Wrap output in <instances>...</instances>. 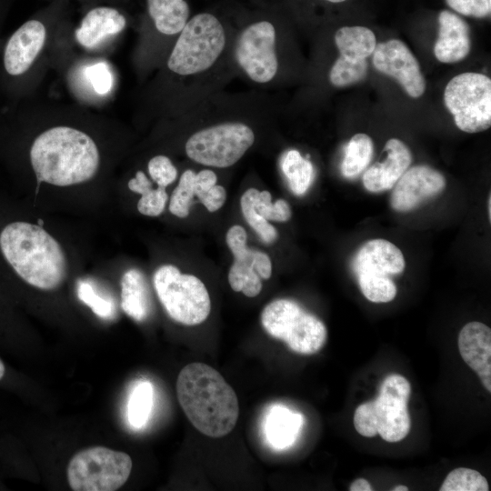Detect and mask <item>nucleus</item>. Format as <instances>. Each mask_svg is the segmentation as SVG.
Masks as SVG:
<instances>
[{
	"instance_id": "f257e3e1",
	"label": "nucleus",
	"mask_w": 491,
	"mask_h": 491,
	"mask_svg": "<svg viewBox=\"0 0 491 491\" xmlns=\"http://www.w3.org/2000/svg\"><path fill=\"white\" fill-rule=\"evenodd\" d=\"M178 402L191 424L210 437H222L235 427L238 398L221 374L205 363L184 366L176 379Z\"/></svg>"
},
{
	"instance_id": "f03ea898",
	"label": "nucleus",
	"mask_w": 491,
	"mask_h": 491,
	"mask_svg": "<svg viewBox=\"0 0 491 491\" xmlns=\"http://www.w3.org/2000/svg\"><path fill=\"white\" fill-rule=\"evenodd\" d=\"M0 250L26 284L50 291L67 276V259L60 243L42 225L25 221L7 224L0 232Z\"/></svg>"
},
{
	"instance_id": "7ed1b4c3",
	"label": "nucleus",
	"mask_w": 491,
	"mask_h": 491,
	"mask_svg": "<svg viewBox=\"0 0 491 491\" xmlns=\"http://www.w3.org/2000/svg\"><path fill=\"white\" fill-rule=\"evenodd\" d=\"M38 182L68 186L92 179L100 164L95 141L69 126H55L41 133L29 152Z\"/></svg>"
},
{
	"instance_id": "20e7f679",
	"label": "nucleus",
	"mask_w": 491,
	"mask_h": 491,
	"mask_svg": "<svg viewBox=\"0 0 491 491\" xmlns=\"http://www.w3.org/2000/svg\"><path fill=\"white\" fill-rule=\"evenodd\" d=\"M411 393L408 380L401 375L386 376L374 400L358 406L354 415L356 430L366 437L377 434L387 442L404 439L410 430L407 403Z\"/></svg>"
},
{
	"instance_id": "39448f33",
	"label": "nucleus",
	"mask_w": 491,
	"mask_h": 491,
	"mask_svg": "<svg viewBox=\"0 0 491 491\" xmlns=\"http://www.w3.org/2000/svg\"><path fill=\"white\" fill-rule=\"evenodd\" d=\"M180 33L167 65L172 72L181 75L198 74L210 68L225 45L221 23L208 13L195 15Z\"/></svg>"
},
{
	"instance_id": "423d86ee",
	"label": "nucleus",
	"mask_w": 491,
	"mask_h": 491,
	"mask_svg": "<svg viewBox=\"0 0 491 491\" xmlns=\"http://www.w3.org/2000/svg\"><path fill=\"white\" fill-rule=\"evenodd\" d=\"M261 323L267 334L302 355L316 354L327 338L325 324L290 299L267 304L261 313Z\"/></svg>"
},
{
	"instance_id": "0eeeda50",
	"label": "nucleus",
	"mask_w": 491,
	"mask_h": 491,
	"mask_svg": "<svg viewBox=\"0 0 491 491\" xmlns=\"http://www.w3.org/2000/svg\"><path fill=\"white\" fill-rule=\"evenodd\" d=\"M153 286L160 303L174 321L195 326L209 316L210 296L198 277L182 274L175 266L167 264L155 271Z\"/></svg>"
},
{
	"instance_id": "6e6552de",
	"label": "nucleus",
	"mask_w": 491,
	"mask_h": 491,
	"mask_svg": "<svg viewBox=\"0 0 491 491\" xmlns=\"http://www.w3.org/2000/svg\"><path fill=\"white\" fill-rule=\"evenodd\" d=\"M132 466L130 456L125 452L88 447L69 461L67 481L74 491H115L125 484Z\"/></svg>"
},
{
	"instance_id": "1a4fd4ad",
	"label": "nucleus",
	"mask_w": 491,
	"mask_h": 491,
	"mask_svg": "<svg viewBox=\"0 0 491 491\" xmlns=\"http://www.w3.org/2000/svg\"><path fill=\"white\" fill-rule=\"evenodd\" d=\"M444 102L456 125L466 133L485 131L491 125V80L479 73L453 77L444 92Z\"/></svg>"
},
{
	"instance_id": "9d476101",
	"label": "nucleus",
	"mask_w": 491,
	"mask_h": 491,
	"mask_svg": "<svg viewBox=\"0 0 491 491\" xmlns=\"http://www.w3.org/2000/svg\"><path fill=\"white\" fill-rule=\"evenodd\" d=\"M252 129L238 122L223 123L197 131L185 143L193 161L214 167L235 164L254 144Z\"/></svg>"
},
{
	"instance_id": "9b49d317",
	"label": "nucleus",
	"mask_w": 491,
	"mask_h": 491,
	"mask_svg": "<svg viewBox=\"0 0 491 491\" xmlns=\"http://www.w3.org/2000/svg\"><path fill=\"white\" fill-rule=\"evenodd\" d=\"M276 30L267 21L254 23L239 35L235 59L246 75L256 83H267L276 75Z\"/></svg>"
},
{
	"instance_id": "f8f14e48",
	"label": "nucleus",
	"mask_w": 491,
	"mask_h": 491,
	"mask_svg": "<svg viewBox=\"0 0 491 491\" xmlns=\"http://www.w3.org/2000/svg\"><path fill=\"white\" fill-rule=\"evenodd\" d=\"M373 65L377 71L397 80L411 97L417 98L424 94L426 81L420 65L402 41L391 39L376 45Z\"/></svg>"
},
{
	"instance_id": "ddd939ff",
	"label": "nucleus",
	"mask_w": 491,
	"mask_h": 491,
	"mask_svg": "<svg viewBox=\"0 0 491 491\" xmlns=\"http://www.w3.org/2000/svg\"><path fill=\"white\" fill-rule=\"evenodd\" d=\"M446 179L438 171L427 165L407 169L394 185L391 206L397 212H408L440 194Z\"/></svg>"
},
{
	"instance_id": "4468645a",
	"label": "nucleus",
	"mask_w": 491,
	"mask_h": 491,
	"mask_svg": "<svg viewBox=\"0 0 491 491\" xmlns=\"http://www.w3.org/2000/svg\"><path fill=\"white\" fill-rule=\"evenodd\" d=\"M46 30L38 20H28L18 27L7 40L2 55L5 73L11 77L25 74L42 50Z\"/></svg>"
},
{
	"instance_id": "2eb2a0df",
	"label": "nucleus",
	"mask_w": 491,
	"mask_h": 491,
	"mask_svg": "<svg viewBox=\"0 0 491 491\" xmlns=\"http://www.w3.org/2000/svg\"><path fill=\"white\" fill-rule=\"evenodd\" d=\"M406 267L401 250L386 239L366 242L352 260V269L356 277H389L401 274Z\"/></svg>"
},
{
	"instance_id": "dca6fc26",
	"label": "nucleus",
	"mask_w": 491,
	"mask_h": 491,
	"mask_svg": "<svg viewBox=\"0 0 491 491\" xmlns=\"http://www.w3.org/2000/svg\"><path fill=\"white\" fill-rule=\"evenodd\" d=\"M458 349L465 363L479 376L491 392V329L486 325L467 323L458 335Z\"/></svg>"
},
{
	"instance_id": "f3484780",
	"label": "nucleus",
	"mask_w": 491,
	"mask_h": 491,
	"mask_svg": "<svg viewBox=\"0 0 491 491\" xmlns=\"http://www.w3.org/2000/svg\"><path fill=\"white\" fill-rule=\"evenodd\" d=\"M385 160L374 164L363 175L364 186L370 192L391 189L412 162L409 148L399 139H389L385 145Z\"/></svg>"
},
{
	"instance_id": "a211bd4d",
	"label": "nucleus",
	"mask_w": 491,
	"mask_h": 491,
	"mask_svg": "<svg viewBox=\"0 0 491 491\" xmlns=\"http://www.w3.org/2000/svg\"><path fill=\"white\" fill-rule=\"evenodd\" d=\"M438 36L434 47L436 59L452 64L466 57L471 49V39L465 20L453 12L443 10L438 15Z\"/></svg>"
},
{
	"instance_id": "6ab92c4d",
	"label": "nucleus",
	"mask_w": 491,
	"mask_h": 491,
	"mask_svg": "<svg viewBox=\"0 0 491 491\" xmlns=\"http://www.w3.org/2000/svg\"><path fill=\"white\" fill-rule=\"evenodd\" d=\"M125 16L116 9L100 6L90 10L75 31L77 42L92 48L108 35L120 33L125 26Z\"/></svg>"
},
{
	"instance_id": "aec40b11",
	"label": "nucleus",
	"mask_w": 491,
	"mask_h": 491,
	"mask_svg": "<svg viewBox=\"0 0 491 491\" xmlns=\"http://www.w3.org/2000/svg\"><path fill=\"white\" fill-rule=\"evenodd\" d=\"M304 417L285 406H274L266 416L265 433L269 445L276 449H286L296 440L303 426Z\"/></svg>"
},
{
	"instance_id": "412c9836",
	"label": "nucleus",
	"mask_w": 491,
	"mask_h": 491,
	"mask_svg": "<svg viewBox=\"0 0 491 491\" xmlns=\"http://www.w3.org/2000/svg\"><path fill=\"white\" fill-rule=\"evenodd\" d=\"M121 308L135 321H144L149 315L151 302L144 275L132 268L121 278Z\"/></svg>"
},
{
	"instance_id": "4be33fe9",
	"label": "nucleus",
	"mask_w": 491,
	"mask_h": 491,
	"mask_svg": "<svg viewBox=\"0 0 491 491\" xmlns=\"http://www.w3.org/2000/svg\"><path fill=\"white\" fill-rule=\"evenodd\" d=\"M246 239L245 228L238 225L231 226L225 235L226 244L235 258L228 272V283L235 292H241L245 277L255 270L256 250L247 247Z\"/></svg>"
},
{
	"instance_id": "5701e85b",
	"label": "nucleus",
	"mask_w": 491,
	"mask_h": 491,
	"mask_svg": "<svg viewBox=\"0 0 491 491\" xmlns=\"http://www.w3.org/2000/svg\"><path fill=\"white\" fill-rule=\"evenodd\" d=\"M340 56L351 62L366 60L373 54L376 39L374 33L361 25L343 26L335 35Z\"/></svg>"
},
{
	"instance_id": "b1692460",
	"label": "nucleus",
	"mask_w": 491,
	"mask_h": 491,
	"mask_svg": "<svg viewBox=\"0 0 491 491\" xmlns=\"http://www.w3.org/2000/svg\"><path fill=\"white\" fill-rule=\"evenodd\" d=\"M148 13L155 28L165 35H175L183 29L189 16L185 0H146Z\"/></svg>"
},
{
	"instance_id": "393cba45",
	"label": "nucleus",
	"mask_w": 491,
	"mask_h": 491,
	"mask_svg": "<svg viewBox=\"0 0 491 491\" xmlns=\"http://www.w3.org/2000/svg\"><path fill=\"white\" fill-rule=\"evenodd\" d=\"M127 185L132 192L141 195L136 205L140 214L157 216L163 213L168 200L165 187L153 188L152 183L142 171H137Z\"/></svg>"
},
{
	"instance_id": "a878e982",
	"label": "nucleus",
	"mask_w": 491,
	"mask_h": 491,
	"mask_svg": "<svg viewBox=\"0 0 491 491\" xmlns=\"http://www.w3.org/2000/svg\"><path fill=\"white\" fill-rule=\"evenodd\" d=\"M374 153L372 139L366 134H356L348 142L341 164L345 177L353 178L369 165Z\"/></svg>"
},
{
	"instance_id": "bb28decb",
	"label": "nucleus",
	"mask_w": 491,
	"mask_h": 491,
	"mask_svg": "<svg viewBox=\"0 0 491 491\" xmlns=\"http://www.w3.org/2000/svg\"><path fill=\"white\" fill-rule=\"evenodd\" d=\"M282 170L295 195H301L307 191L313 181L314 168L297 150L286 152L282 160Z\"/></svg>"
},
{
	"instance_id": "cd10ccee",
	"label": "nucleus",
	"mask_w": 491,
	"mask_h": 491,
	"mask_svg": "<svg viewBox=\"0 0 491 491\" xmlns=\"http://www.w3.org/2000/svg\"><path fill=\"white\" fill-rule=\"evenodd\" d=\"M153 387L147 381L139 382L132 390L127 403V419L134 428L143 427L151 413Z\"/></svg>"
},
{
	"instance_id": "c85d7f7f",
	"label": "nucleus",
	"mask_w": 491,
	"mask_h": 491,
	"mask_svg": "<svg viewBox=\"0 0 491 491\" xmlns=\"http://www.w3.org/2000/svg\"><path fill=\"white\" fill-rule=\"evenodd\" d=\"M440 491H487L486 478L479 472L458 467L452 470L441 485Z\"/></svg>"
},
{
	"instance_id": "c756f323",
	"label": "nucleus",
	"mask_w": 491,
	"mask_h": 491,
	"mask_svg": "<svg viewBox=\"0 0 491 491\" xmlns=\"http://www.w3.org/2000/svg\"><path fill=\"white\" fill-rule=\"evenodd\" d=\"M257 189L249 188L242 195L240 205L243 215L249 225L260 235L262 240L267 244L275 242L277 238V231L268 220L259 215L254 207V197Z\"/></svg>"
},
{
	"instance_id": "7c9ffc66",
	"label": "nucleus",
	"mask_w": 491,
	"mask_h": 491,
	"mask_svg": "<svg viewBox=\"0 0 491 491\" xmlns=\"http://www.w3.org/2000/svg\"><path fill=\"white\" fill-rule=\"evenodd\" d=\"M195 176L192 170H185L171 195L169 211L177 217L185 218L189 215L195 196Z\"/></svg>"
},
{
	"instance_id": "2f4dec72",
	"label": "nucleus",
	"mask_w": 491,
	"mask_h": 491,
	"mask_svg": "<svg viewBox=\"0 0 491 491\" xmlns=\"http://www.w3.org/2000/svg\"><path fill=\"white\" fill-rule=\"evenodd\" d=\"M366 73V59L351 62L339 56L330 70L329 79L333 85L345 87L361 81Z\"/></svg>"
},
{
	"instance_id": "473e14b6",
	"label": "nucleus",
	"mask_w": 491,
	"mask_h": 491,
	"mask_svg": "<svg viewBox=\"0 0 491 491\" xmlns=\"http://www.w3.org/2000/svg\"><path fill=\"white\" fill-rule=\"evenodd\" d=\"M362 294L374 303H387L396 295V286L389 277H356Z\"/></svg>"
},
{
	"instance_id": "72a5a7b5",
	"label": "nucleus",
	"mask_w": 491,
	"mask_h": 491,
	"mask_svg": "<svg viewBox=\"0 0 491 491\" xmlns=\"http://www.w3.org/2000/svg\"><path fill=\"white\" fill-rule=\"evenodd\" d=\"M256 212L266 220L286 222L291 217V209L288 203L284 199H277L274 204L271 194L266 191L256 190L254 197Z\"/></svg>"
},
{
	"instance_id": "f704fd0d",
	"label": "nucleus",
	"mask_w": 491,
	"mask_h": 491,
	"mask_svg": "<svg viewBox=\"0 0 491 491\" xmlns=\"http://www.w3.org/2000/svg\"><path fill=\"white\" fill-rule=\"evenodd\" d=\"M76 294L78 298L89 306L97 316L105 319L113 317L115 314L114 303L97 295L90 283L78 282Z\"/></svg>"
},
{
	"instance_id": "c9c22d12",
	"label": "nucleus",
	"mask_w": 491,
	"mask_h": 491,
	"mask_svg": "<svg viewBox=\"0 0 491 491\" xmlns=\"http://www.w3.org/2000/svg\"><path fill=\"white\" fill-rule=\"evenodd\" d=\"M148 172L158 186L166 187L177 176V170L165 155H155L148 162Z\"/></svg>"
},
{
	"instance_id": "e433bc0d",
	"label": "nucleus",
	"mask_w": 491,
	"mask_h": 491,
	"mask_svg": "<svg viewBox=\"0 0 491 491\" xmlns=\"http://www.w3.org/2000/svg\"><path fill=\"white\" fill-rule=\"evenodd\" d=\"M85 76L97 94L105 95L111 91L113 75L105 63L100 62L88 66Z\"/></svg>"
},
{
	"instance_id": "4c0bfd02",
	"label": "nucleus",
	"mask_w": 491,
	"mask_h": 491,
	"mask_svg": "<svg viewBox=\"0 0 491 491\" xmlns=\"http://www.w3.org/2000/svg\"><path fill=\"white\" fill-rule=\"evenodd\" d=\"M456 13L476 18L486 17L491 12V0H446Z\"/></svg>"
},
{
	"instance_id": "58836bf2",
	"label": "nucleus",
	"mask_w": 491,
	"mask_h": 491,
	"mask_svg": "<svg viewBox=\"0 0 491 491\" xmlns=\"http://www.w3.org/2000/svg\"><path fill=\"white\" fill-rule=\"evenodd\" d=\"M216 175L208 169H205L195 174V195L204 204L209 190L216 185Z\"/></svg>"
},
{
	"instance_id": "ea45409f",
	"label": "nucleus",
	"mask_w": 491,
	"mask_h": 491,
	"mask_svg": "<svg viewBox=\"0 0 491 491\" xmlns=\"http://www.w3.org/2000/svg\"><path fill=\"white\" fill-rule=\"evenodd\" d=\"M254 269L261 278H270L272 275V263L269 256L266 254L256 250Z\"/></svg>"
},
{
	"instance_id": "a19ab883",
	"label": "nucleus",
	"mask_w": 491,
	"mask_h": 491,
	"mask_svg": "<svg viewBox=\"0 0 491 491\" xmlns=\"http://www.w3.org/2000/svg\"><path fill=\"white\" fill-rule=\"evenodd\" d=\"M349 490L350 491H372L373 488L370 483L366 479L358 478L351 483V485L349 486Z\"/></svg>"
},
{
	"instance_id": "79ce46f5",
	"label": "nucleus",
	"mask_w": 491,
	"mask_h": 491,
	"mask_svg": "<svg viewBox=\"0 0 491 491\" xmlns=\"http://www.w3.org/2000/svg\"><path fill=\"white\" fill-rule=\"evenodd\" d=\"M5 376V366L3 362V360L0 358V381L3 380V378Z\"/></svg>"
},
{
	"instance_id": "37998d69",
	"label": "nucleus",
	"mask_w": 491,
	"mask_h": 491,
	"mask_svg": "<svg viewBox=\"0 0 491 491\" xmlns=\"http://www.w3.org/2000/svg\"><path fill=\"white\" fill-rule=\"evenodd\" d=\"M394 491H407L408 487L406 486H396L394 488H392Z\"/></svg>"
},
{
	"instance_id": "c03bdc74",
	"label": "nucleus",
	"mask_w": 491,
	"mask_h": 491,
	"mask_svg": "<svg viewBox=\"0 0 491 491\" xmlns=\"http://www.w3.org/2000/svg\"><path fill=\"white\" fill-rule=\"evenodd\" d=\"M487 204H488V215H489V219L491 218V195H489L488 197V201H487Z\"/></svg>"
},
{
	"instance_id": "a18cd8bd",
	"label": "nucleus",
	"mask_w": 491,
	"mask_h": 491,
	"mask_svg": "<svg viewBox=\"0 0 491 491\" xmlns=\"http://www.w3.org/2000/svg\"><path fill=\"white\" fill-rule=\"evenodd\" d=\"M325 1H328V2H331V3H342V2H345L346 0H325Z\"/></svg>"
}]
</instances>
